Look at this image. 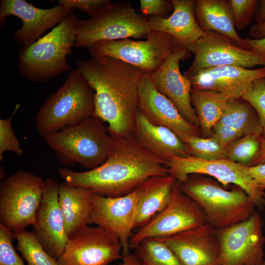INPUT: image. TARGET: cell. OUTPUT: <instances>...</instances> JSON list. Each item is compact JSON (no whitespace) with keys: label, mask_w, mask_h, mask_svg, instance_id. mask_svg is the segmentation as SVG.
<instances>
[{"label":"cell","mask_w":265,"mask_h":265,"mask_svg":"<svg viewBox=\"0 0 265 265\" xmlns=\"http://www.w3.org/2000/svg\"><path fill=\"white\" fill-rule=\"evenodd\" d=\"M113 138V146L102 165L84 172L60 168V178L68 185L87 187L93 193L113 198L131 193L153 177L169 175L165 162L132 134Z\"/></svg>","instance_id":"1"},{"label":"cell","mask_w":265,"mask_h":265,"mask_svg":"<svg viewBox=\"0 0 265 265\" xmlns=\"http://www.w3.org/2000/svg\"><path fill=\"white\" fill-rule=\"evenodd\" d=\"M76 66L94 90V115L108 124L109 134L113 137L132 134L143 74L133 66L110 57L78 60Z\"/></svg>","instance_id":"2"},{"label":"cell","mask_w":265,"mask_h":265,"mask_svg":"<svg viewBox=\"0 0 265 265\" xmlns=\"http://www.w3.org/2000/svg\"><path fill=\"white\" fill-rule=\"evenodd\" d=\"M77 19L73 12L37 41L19 48L17 62L22 76L32 82L47 83L72 70L67 57L76 42Z\"/></svg>","instance_id":"3"},{"label":"cell","mask_w":265,"mask_h":265,"mask_svg":"<svg viewBox=\"0 0 265 265\" xmlns=\"http://www.w3.org/2000/svg\"><path fill=\"white\" fill-rule=\"evenodd\" d=\"M94 90L81 72L72 70L38 110L35 120L38 134L44 137L94 115Z\"/></svg>","instance_id":"4"},{"label":"cell","mask_w":265,"mask_h":265,"mask_svg":"<svg viewBox=\"0 0 265 265\" xmlns=\"http://www.w3.org/2000/svg\"><path fill=\"white\" fill-rule=\"evenodd\" d=\"M43 138L62 164L78 163L89 170L106 161L114 142L104 122L94 115Z\"/></svg>","instance_id":"5"},{"label":"cell","mask_w":265,"mask_h":265,"mask_svg":"<svg viewBox=\"0 0 265 265\" xmlns=\"http://www.w3.org/2000/svg\"><path fill=\"white\" fill-rule=\"evenodd\" d=\"M182 190L203 209L207 222L215 228L247 219L256 212L252 198L241 187L226 189L217 180L191 174L182 183Z\"/></svg>","instance_id":"6"},{"label":"cell","mask_w":265,"mask_h":265,"mask_svg":"<svg viewBox=\"0 0 265 265\" xmlns=\"http://www.w3.org/2000/svg\"><path fill=\"white\" fill-rule=\"evenodd\" d=\"M75 48L88 47L107 41L147 37L152 30L148 19L138 14L127 1L112 3L98 15L77 19Z\"/></svg>","instance_id":"7"},{"label":"cell","mask_w":265,"mask_h":265,"mask_svg":"<svg viewBox=\"0 0 265 265\" xmlns=\"http://www.w3.org/2000/svg\"><path fill=\"white\" fill-rule=\"evenodd\" d=\"M182 47L185 46L170 35L152 29L145 40L125 39L102 41L86 48L93 58L118 59L133 66L143 75H150Z\"/></svg>","instance_id":"8"},{"label":"cell","mask_w":265,"mask_h":265,"mask_svg":"<svg viewBox=\"0 0 265 265\" xmlns=\"http://www.w3.org/2000/svg\"><path fill=\"white\" fill-rule=\"evenodd\" d=\"M45 181L20 170L0 183V224L13 232L32 225L43 197Z\"/></svg>","instance_id":"9"},{"label":"cell","mask_w":265,"mask_h":265,"mask_svg":"<svg viewBox=\"0 0 265 265\" xmlns=\"http://www.w3.org/2000/svg\"><path fill=\"white\" fill-rule=\"evenodd\" d=\"M169 175L182 183L191 174L208 175L223 187L234 184L243 189L253 200L256 207L265 206V193L255 184L248 167L228 159L207 160L192 156L174 157L165 162Z\"/></svg>","instance_id":"10"},{"label":"cell","mask_w":265,"mask_h":265,"mask_svg":"<svg viewBox=\"0 0 265 265\" xmlns=\"http://www.w3.org/2000/svg\"><path fill=\"white\" fill-rule=\"evenodd\" d=\"M207 223L202 208L181 189L176 181L167 207L148 224L131 237L130 249H135L147 238H164Z\"/></svg>","instance_id":"11"},{"label":"cell","mask_w":265,"mask_h":265,"mask_svg":"<svg viewBox=\"0 0 265 265\" xmlns=\"http://www.w3.org/2000/svg\"><path fill=\"white\" fill-rule=\"evenodd\" d=\"M264 222L255 212L246 220L216 232L220 265H260L264 261Z\"/></svg>","instance_id":"12"},{"label":"cell","mask_w":265,"mask_h":265,"mask_svg":"<svg viewBox=\"0 0 265 265\" xmlns=\"http://www.w3.org/2000/svg\"><path fill=\"white\" fill-rule=\"evenodd\" d=\"M119 240L105 229L84 226L69 238L61 255L59 265H108L122 259Z\"/></svg>","instance_id":"13"},{"label":"cell","mask_w":265,"mask_h":265,"mask_svg":"<svg viewBox=\"0 0 265 265\" xmlns=\"http://www.w3.org/2000/svg\"><path fill=\"white\" fill-rule=\"evenodd\" d=\"M143 184L124 196L107 197L93 192L90 195L89 224H95L114 236L122 246L123 257L130 254L129 242Z\"/></svg>","instance_id":"14"},{"label":"cell","mask_w":265,"mask_h":265,"mask_svg":"<svg viewBox=\"0 0 265 265\" xmlns=\"http://www.w3.org/2000/svg\"><path fill=\"white\" fill-rule=\"evenodd\" d=\"M196 43L193 61L184 75L187 78L205 69L219 66H236L250 69L265 67V58L238 46L220 33L206 31Z\"/></svg>","instance_id":"15"},{"label":"cell","mask_w":265,"mask_h":265,"mask_svg":"<svg viewBox=\"0 0 265 265\" xmlns=\"http://www.w3.org/2000/svg\"><path fill=\"white\" fill-rule=\"evenodd\" d=\"M73 9L58 4L48 9L37 8L25 0H2L0 4V26L3 28L6 19L10 16L21 19L22 26L12 35L15 43L29 46L42 37L48 29L59 24Z\"/></svg>","instance_id":"16"},{"label":"cell","mask_w":265,"mask_h":265,"mask_svg":"<svg viewBox=\"0 0 265 265\" xmlns=\"http://www.w3.org/2000/svg\"><path fill=\"white\" fill-rule=\"evenodd\" d=\"M59 184L45 181L43 197L37 210L33 232L45 250L57 259L69 240L64 229V217L58 202Z\"/></svg>","instance_id":"17"},{"label":"cell","mask_w":265,"mask_h":265,"mask_svg":"<svg viewBox=\"0 0 265 265\" xmlns=\"http://www.w3.org/2000/svg\"><path fill=\"white\" fill-rule=\"evenodd\" d=\"M190 53L186 47L180 48L150 76L157 89L174 104L182 116L199 128L191 102V82L180 70V62L188 58Z\"/></svg>","instance_id":"18"},{"label":"cell","mask_w":265,"mask_h":265,"mask_svg":"<svg viewBox=\"0 0 265 265\" xmlns=\"http://www.w3.org/2000/svg\"><path fill=\"white\" fill-rule=\"evenodd\" d=\"M181 265H220V246L216 228L206 223L164 238Z\"/></svg>","instance_id":"19"},{"label":"cell","mask_w":265,"mask_h":265,"mask_svg":"<svg viewBox=\"0 0 265 265\" xmlns=\"http://www.w3.org/2000/svg\"><path fill=\"white\" fill-rule=\"evenodd\" d=\"M138 109L153 124L168 128L184 142L201 136L200 128L186 120L174 104L154 86L150 75H143L138 85Z\"/></svg>","instance_id":"20"},{"label":"cell","mask_w":265,"mask_h":265,"mask_svg":"<svg viewBox=\"0 0 265 265\" xmlns=\"http://www.w3.org/2000/svg\"><path fill=\"white\" fill-rule=\"evenodd\" d=\"M265 78V67L248 69L219 66L204 69L188 77L192 87L214 91L229 98H241L257 80Z\"/></svg>","instance_id":"21"},{"label":"cell","mask_w":265,"mask_h":265,"mask_svg":"<svg viewBox=\"0 0 265 265\" xmlns=\"http://www.w3.org/2000/svg\"><path fill=\"white\" fill-rule=\"evenodd\" d=\"M132 135L144 148L165 162L190 156L186 144L171 129L152 123L138 109Z\"/></svg>","instance_id":"22"},{"label":"cell","mask_w":265,"mask_h":265,"mask_svg":"<svg viewBox=\"0 0 265 265\" xmlns=\"http://www.w3.org/2000/svg\"><path fill=\"white\" fill-rule=\"evenodd\" d=\"M173 11L167 18L148 19L152 30L167 33L193 53L197 42L206 34L198 24L194 13L195 0H171Z\"/></svg>","instance_id":"23"},{"label":"cell","mask_w":265,"mask_h":265,"mask_svg":"<svg viewBox=\"0 0 265 265\" xmlns=\"http://www.w3.org/2000/svg\"><path fill=\"white\" fill-rule=\"evenodd\" d=\"M212 135L224 148L239 138L251 133L262 134L258 116L252 106L241 98H230Z\"/></svg>","instance_id":"24"},{"label":"cell","mask_w":265,"mask_h":265,"mask_svg":"<svg viewBox=\"0 0 265 265\" xmlns=\"http://www.w3.org/2000/svg\"><path fill=\"white\" fill-rule=\"evenodd\" d=\"M194 13L203 30L223 34L247 49L244 39L235 27L229 0H195Z\"/></svg>","instance_id":"25"},{"label":"cell","mask_w":265,"mask_h":265,"mask_svg":"<svg viewBox=\"0 0 265 265\" xmlns=\"http://www.w3.org/2000/svg\"><path fill=\"white\" fill-rule=\"evenodd\" d=\"M176 180L171 175L153 177L143 184L134 220L133 230L144 227L169 203Z\"/></svg>","instance_id":"26"},{"label":"cell","mask_w":265,"mask_h":265,"mask_svg":"<svg viewBox=\"0 0 265 265\" xmlns=\"http://www.w3.org/2000/svg\"><path fill=\"white\" fill-rule=\"evenodd\" d=\"M92 193L87 187L71 186L65 182L59 184L58 202L68 238L78 230L89 224Z\"/></svg>","instance_id":"27"},{"label":"cell","mask_w":265,"mask_h":265,"mask_svg":"<svg viewBox=\"0 0 265 265\" xmlns=\"http://www.w3.org/2000/svg\"><path fill=\"white\" fill-rule=\"evenodd\" d=\"M190 99L199 120L201 136H212V129L222 116L230 98L214 91L192 87Z\"/></svg>","instance_id":"28"},{"label":"cell","mask_w":265,"mask_h":265,"mask_svg":"<svg viewBox=\"0 0 265 265\" xmlns=\"http://www.w3.org/2000/svg\"><path fill=\"white\" fill-rule=\"evenodd\" d=\"M141 265H181L171 249L158 238H147L135 248Z\"/></svg>","instance_id":"29"},{"label":"cell","mask_w":265,"mask_h":265,"mask_svg":"<svg viewBox=\"0 0 265 265\" xmlns=\"http://www.w3.org/2000/svg\"><path fill=\"white\" fill-rule=\"evenodd\" d=\"M14 233L17 240L16 249L27 265H59L57 260L45 250L33 231L26 229Z\"/></svg>","instance_id":"30"},{"label":"cell","mask_w":265,"mask_h":265,"mask_svg":"<svg viewBox=\"0 0 265 265\" xmlns=\"http://www.w3.org/2000/svg\"><path fill=\"white\" fill-rule=\"evenodd\" d=\"M261 133H251L235 140L226 148V158L249 167L260 146Z\"/></svg>","instance_id":"31"},{"label":"cell","mask_w":265,"mask_h":265,"mask_svg":"<svg viewBox=\"0 0 265 265\" xmlns=\"http://www.w3.org/2000/svg\"><path fill=\"white\" fill-rule=\"evenodd\" d=\"M184 142L190 156L207 160L227 159L226 148L213 135L208 137L190 136L186 138Z\"/></svg>","instance_id":"32"},{"label":"cell","mask_w":265,"mask_h":265,"mask_svg":"<svg viewBox=\"0 0 265 265\" xmlns=\"http://www.w3.org/2000/svg\"><path fill=\"white\" fill-rule=\"evenodd\" d=\"M17 104L10 117L0 119V161L3 159V154L6 151H11L21 156L23 151L21 147L18 139L14 134L12 127V119L20 106Z\"/></svg>","instance_id":"33"},{"label":"cell","mask_w":265,"mask_h":265,"mask_svg":"<svg viewBox=\"0 0 265 265\" xmlns=\"http://www.w3.org/2000/svg\"><path fill=\"white\" fill-rule=\"evenodd\" d=\"M255 110L265 135V78L256 80L241 97Z\"/></svg>","instance_id":"34"},{"label":"cell","mask_w":265,"mask_h":265,"mask_svg":"<svg viewBox=\"0 0 265 265\" xmlns=\"http://www.w3.org/2000/svg\"><path fill=\"white\" fill-rule=\"evenodd\" d=\"M236 29H245L254 19L259 0H229Z\"/></svg>","instance_id":"35"},{"label":"cell","mask_w":265,"mask_h":265,"mask_svg":"<svg viewBox=\"0 0 265 265\" xmlns=\"http://www.w3.org/2000/svg\"><path fill=\"white\" fill-rule=\"evenodd\" d=\"M15 239L14 233L0 224V265H25L12 245Z\"/></svg>","instance_id":"36"},{"label":"cell","mask_w":265,"mask_h":265,"mask_svg":"<svg viewBox=\"0 0 265 265\" xmlns=\"http://www.w3.org/2000/svg\"><path fill=\"white\" fill-rule=\"evenodd\" d=\"M110 0H59L58 4L73 9L77 8L90 17L96 16L111 4Z\"/></svg>","instance_id":"37"},{"label":"cell","mask_w":265,"mask_h":265,"mask_svg":"<svg viewBox=\"0 0 265 265\" xmlns=\"http://www.w3.org/2000/svg\"><path fill=\"white\" fill-rule=\"evenodd\" d=\"M140 9L150 17L167 18L173 10V5L172 0H140Z\"/></svg>","instance_id":"38"},{"label":"cell","mask_w":265,"mask_h":265,"mask_svg":"<svg viewBox=\"0 0 265 265\" xmlns=\"http://www.w3.org/2000/svg\"><path fill=\"white\" fill-rule=\"evenodd\" d=\"M250 175L256 186L262 192L265 190V163L248 167Z\"/></svg>","instance_id":"39"},{"label":"cell","mask_w":265,"mask_h":265,"mask_svg":"<svg viewBox=\"0 0 265 265\" xmlns=\"http://www.w3.org/2000/svg\"><path fill=\"white\" fill-rule=\"evenodd\" d=\"M244 40L247 50L265 58V38L253 39L247 37Z\"/></svg>","instance_id":"40"},{"label":"cell","mask_w":265,"mask_h":265,"mask_svg":"<svg viewBox=\"0 0 265 265\" xmlns=\"http://www.w3.org/2000/svg\"><path fill=\"white\" fill-rule=\"evenodd\" d=\"M249 38L253 39H261L265 38V21L252 25L249 30Z\"/></svg>","instance_id":"41"},{"label":"cell","mask_w":265,"mask_h":265,"mask_svg":"<svg viewBox=\"0 0 265 265\" xmlns=\"http://www.w3.org/2000/svg\"><path fill=\"white\" fill-rule=\"evenodd\" d=\"M264 163H265V135H262L260 138V146L259 151L252 160L249 167Z\"/></svg>","instance_id":"42"},{"label":"cell","mask_w":265,"mask_h":265,"mask_svg":"<svg viewBox=\"0 0 265 265\" xmlns=\"http://www.w3.org/2000/svg\"><path fill=\"white\" fill-rule=\"evenodd\" d=\"M254 20L257 24L261 23L265 21V0H259Z\"/></svg>","instance_id":"43"},{"label":"cell","mask_w":265,"mask_h":265,"mask_svg":"<svg viewBox=\"0 0 265 265\" xmlns=\"http://www.w3.org/2000/svg\"><path fill=\"white\" fill-rule=\"evenodd\" d=\"M122 263L119 265H141L140 261L134 254H129L123 257Z\"/></svg>","instance_id":"44"},{"label":"cell","mask_w":265,"mask_h":265,"mask_svg":"<svg viewBox=\"0 0 265 265\" xmlns=\"http://www.w3.org/2000/svg\"><path fill=\"white\" fill-rule=\"evenodd\" d=\"M260 265H265V260H264Z\"/></svg>","instance_id":"45"}]
</instances>
